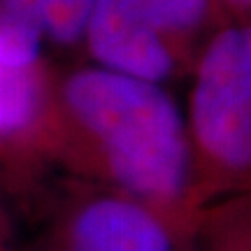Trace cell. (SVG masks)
I'll return each mask as SVG.
<instances>
[{
    "instance_id": "1",
    "label": "cell",
    "mask_w": 251,
    "mask_h": 251,
    "mask_svg": "<svg viewBox=\"0 0 251 251\" xmlns=\"http://www.w3.org/2000/svg\"><path fill=\"white\" fill-rule=\"evenodd\" d=\"M49 151L84 163L163 214L184 212L196 198L186 121L153 81L98 65L54 79Z\"/></svg>"
},
{
    "instance_id": "2",
    "label": "cell",
    "mask_w": 251,
    "mask_h": 251,
    "mask_svg": "<svg viewBox=\"0 0 251 251\" xmlns=\"http://www.w3.org/2000/svg\"><path fill=\"white\" fill-rule=\"evenodd\" d=\"M186 130L196 193L251 188V21L219 28L202 47Z\"/></svg>"
},
{
    "instance_id": "3",
    "label": "cell",
    "mask_w": 251,
    "mask_h": 251,
    "mask_svg": "<svg viewBox=\"0 0 251 251\" xmlns=\"http://www.w3.org/2000/svg\"><path fill=\"white\" fill-rule=\"evenodd\" d=\"M84 45L93 65L153 84L172 77L181 63L147 19L140 0H96Z\"/></svg>"
},
{
    "instance_id": "4",
    "label": "cell",
    "mask_w": 251,
    "mask_h": 251,
    "mask_svg": "<svg viewBox=\"0 0 251 251\" xmlns=\"http://www.w3.org/2000/svg\"><path fill=\"white\" fill-rule=\"evenodd\" d=\"M70 251H175L168 214L126 193L84 202L68 230Z\"/></svg>"
},
{
    "instance_id": "5",
    "label": "cell",
    "mask_w": 251,
    "mask_h": 251,
    "mask_svg": "<svg viewBox=\"0 0 251 251\" xmlns=\"http://www.w3.org/2000/svg\"><path fill=\"white\" fill-rule=\"evenodd\" d=\"M96 0H0V61L30 68L45 63L47 45H84Z\"/></svg>"
},
{
    "instance_id": "6",
    "label": "cell",
    "mask_w": 251,
    "mask_h": 251,
    "mask_svg": "<svg viewBox=\"0 0 251 251\" xmlns=\"http://www.w3.org/2000/svg\"><path fill=\"white\" fill-rule=\"evenodd\" d=\"M54 77L45 63L17 68L0 61V151H49Z\"/></svg>"
},
{
    "instance_id": "7",
    "label": "cell",
    "mask_w": 251,
    "mask_h": 251,
    "mask_svg": "<svg viewBox=\"0 0 251 251\" xmlns=\"http://www.w3.org/2000/svg\"><path fill=\"white\" fill-rule=\"evenodd\" d=\"M140 5L158 35L184 61L188 45L212 21L216 0H140Z\"/></svg>"
},
{
    "instance_id": "8",
    "label": "cell",
    "mask_w": 251,
    "mask_h": 251,
    "mask_svg": "<svg viewBox=\"0 0 251 251\" xmlns=\"http://www.w3.org/2000/svg\"><path fill=\"white\" fill-rule=\"evenodd\" d=\"M224 251H251V249H249V244L244 242L242 235L235 230L233 237H230V240H228V244L224 247Z\"/></svg>"
},
{
    "instance_id": "9",
    "label": "cell",
    "mask_w": 251,
    "mask_h": 251,
    "mask_svg": "<svg viewBox=\"0 0 251 251\" xmlns=\"http://www.w3.org/2000/svg\"><path fill=\"white\" fill-rule=\"evenodd\" d=\"M249 214H244V219H242V224L237 226V233L244 237V242L249 244V249H251V209H247Z\"/></svg>"
},
{
    "instance_id": "10",
    "label": "cell",
    "mask_w": 251,
    "mask_h": 251,
    "mask_svg": "<svg viewBox=\"0 0 251 251\" xmlns=\"http://www.w3.org/2000/svg\"><path fill=\"white\" fill-rule=\"evenodd\" d=\"M221 2H226L228 7L237 9V12H247V14H251V0H221Z\"/></svg>"
}]
</instances>
